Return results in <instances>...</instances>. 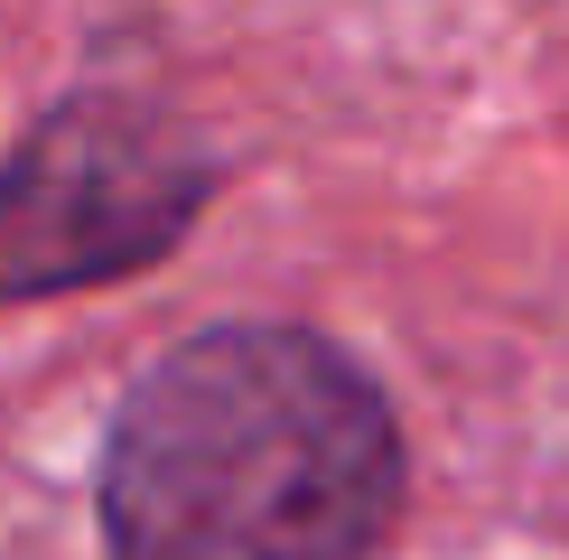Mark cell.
Returning a JSON list of instances; mask_svg holds the SVG:
<instances>
[{
    "label": "cell",
    "instance_id": "obj_1",
    "mask_svg": "<svg viewBox=\"0 0 569 560\" xmlns=\"http://www.w3.org/2000/svg\"><path fill=\"white\" fill-rule=\"evenodd\" d=\"M401 496L383 392L299 327H206L103 449L112 560H373Z\"/></svg>",
    "mask_w": 569,
    "mask_h": 560
},
{
    "label": "cell",
    "instance_id": "obj_2",
    "mask_svg": "<svg viewBox=\"0 0 569 560\" xmlns=\"http://www.w3.org/2000/svg\"><path fill=\"white\" fill-rule=\"evenodd\" d=\"M206 187H216L206 150L150 103L122 93L57 103L0 169V299L93 290L159 262L197 224Z\"/></svg>",
    "mask_w": 569,
    "mask_h": 560
}]
</instances>
